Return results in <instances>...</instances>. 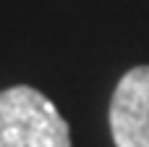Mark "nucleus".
Returning a JSON list of instances; mask_svg holds the SVG:
<instances>
[{
	"label": "nucleus",
	"instance_id": "f03ea898",
	"mask_svg": "<svg viewBox=\"0 0 149 147\" xmlns=\"http://www.w3.org/2000/svg\"><path fill=\"white\" fill-rule=\"evenodd\" d=\"M107 118L115 147H149V66H134L120 76Z\"/></svg>",
	"mask_w": 149,
	"mask_h": 147
},
{
	"label": "nucleus",
	"instance_id": "f257e3e1",
	"mask_svg": "<svg viewBox=\"0 0 149 147\" xmlns=\"http://www.w3.org/2000/svg\"><path fill=\"white\" fill-rule=\"evenodd\" d=\"M0 147H71V126L47 95L16 84L0 89Z\"/></svg>",
	"mask_w": 149,
	"mask_h": 147
}]
</instances>
